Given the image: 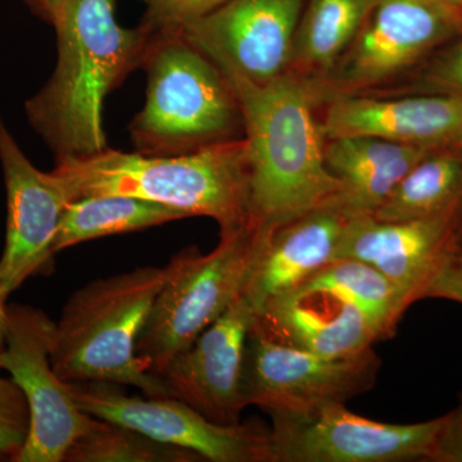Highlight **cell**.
<instances>
[{
  "instance_id": "17",
  "label": "cell",
  "mask_w": 462,
  "mask_h": 462,
  "mask_svg": "<svg viewBox=\"0 0 462 462\" xmlns=\"http://www.w3.org/2000/svg\"><path fill=\"white\" fill-rule=\"evenodd\" d=\"M352 215L343 203H333L263 231L260 254L245 291L254 311L338 260Z\"/></svg>"
},
{
  "instance_id": "23",
  "label": "cell",
  "mask_w": 462,
  "mask_h": 462,
  "mask_svg": "<svg viewBox=\"0 0 462 462\" xmlns=\"http://www.w3.org/2000/svg\"><path fill=\"white\" fill-rule=\"evenodd\" d=\"M327 289L357 306L383 339L393 336L403 312L411 306L401 289L370 264L352 258L334 261L303 282Z\"/></svg>"
},
{
  "instance_id": "24",
  "label": "cell",
  "mask_w": 462,
  "mask_h": 462,
  "mask_svg": "<svg viewBox=\"0 0 462 462\" xmlns=\"http://www.w3.org/2000/svg\"><path fill=\"white\" fill-rule=\"evenodd\" d=\"M199 456L105 420L69 447L66 462H193Z\"/></svg>"
},
{
  "instance_id": "34",
  "label": "cell",
  "mask_w": 462,
  "mask_h": 462,
  "mask_svg": "<svg viewBox=\"0 0 462 462\" xmlns=\"http://www.w3.org/2000/svg\"><path fill=\"white\" fill-rule=\"evenodd\" d=\"M458 148V151H457V153L460 154V156L462 157V143H460V144L457 145Z\"/></svg>"
},
{
  "instance_id": "11",
  "label": "cell",
  "mask_w": 462,
  "mask_h": 462,
  "mask_svg": "<svg viewBox=\"0 0 462 462\" xmlns=\"http://www.w3.org/2000/svg\"><path fill=\"white\" fill-rule=\"evenodd\" d=\"M305 0H226L172 27L220 69L263 84L287 72Z\"/></svg>"
},
{
  "instance_id": "21",
  "label": "cell",
  "mask_w": 462,
  "mask_h": 462,
  "mask_svg": "<svg viewBox=\"0 0 462 462\" xmlns=\"http://www.w3.org/2000/svg\"><path fill=\"white\" fill-rule=\"evenodd\" d=\"M461 208L462 157L437 149L406 173L372 216L380 221H409Z\"/></svg>"
},
{
  "instance_id": "30",
  "label": "cell",
  "mask_w": 462,
  "mask_h": 462,
  "mask_svg": "<svg viewBox=\"0 0 462 462\" xmlns=\"http://www.w3.org/2000/svg\"><path fill=\"white\" fill-rule=\"evenodd\" d=\"M11 294L7 285L0 278V360L5 348V330H7V298ZM2 370V369H0Z\"/></svg>"
},
{
  "instance_id": "6",
  "label": "cell",
  "mask_w": 462,
  "mask_h": 462,
  "mask_svg": "<svg viewBox=\"0 0 462 462\" xmlns=\"http://www.w3.org/2000/svg\"><path fill=\"white\" fill-rule=\"evenodd\" d=\"M263 238V230L247 225L221 234L209 254L182 249L167 263L165 281L136 345V354L154 375L245 293Z\"/></svg>"
},
{
  "instance_id": "35",
  "label": "cell",
  "mask_w": 462,
  "mask_h": 462,
  "mask_svg": "<svg viewBox=\"0 0 462 462\" xmlns=\"http://www.w3.org/2000/svg\"><path fill=\"white\" fill-rule=\"evenodd\" d=\"M458 2H460V7L462 9V0H458Z\"/></svg>"
},
{
  "instance_id": "20",
  "label": "cell",
  "mask_w": 462,
  "mask_h": 462,
  "mask_svg": "<svg viewBox=\"0 0 462 462\" xmlns=\"http://www.w3.org/2000/svg\"><path fill=\"white\" fill-rule=\"evenodd\" d=\"M188 218L171 207L129 196H94L67 206L54 240V254L80 243L132 233Z\"/></svg>"
},
{
  "instance_id": "8",
  "label": "cell",
  "mask_w": 462,
  "mask_h": 462,
  "mask_svg": "<svg viewBox=\"0 0 462 462\" xmlns=\"http://www.w3.org/2000/svg\"><path fill=\"white\" fill-rule=\"evenodd\" d=\"M272 462L431 461L445 416L416 424H388L327 403L270 415Z\"/></svg>"
},
{
  "instance_id": "22",
  "label": "cell",
  "mask_w": 462,
  "mask_h": 462,
  "mask_svg": "<svg viewBox=\"0 0 462 462\" xmlns=\"http://www.w3.org/2000/svg\"><path fill=\"white\" fill-rule=\"evenodd\" d=\"M376 2L309 0L298 25L291 63L302 69H333Z\"/></svg>"
},
{
  "instance_id": "9",
  "label": "cell",
  "mask_w": 462,
  "mask_h": 462,
  "mask_svg": "<svg viewBox=\"0 0 462 462\" xmlns=\"http://www.w3.org/2000/svg\"><path fill=\"white\" fill-rule=\"evenodd\" d=\"M382 360L373 348L330 358L281 345L249 330L243 364V400L270 415L346 403L375 385Z\"/></svg>"
},
{
  "instance_id": "29",
  "label": "cell",
  "mask_w": 462,
  "mask_h": 462,
  "mask_svg": "<svg viewBox=\"0 0 462 462\" xmlns=\"http://www.w3.org/2000/svg\"><path fill=\"white\" fill-rule=\"evenodd\" d=\"M433 78L443 89L462 96V42L440 62Z\"/></svg>"
},
{
  "instance_id": "33",
  "label": "cell",
  "mask_w": 462,
  "mask_h": 462,
  "mask_svg": "<svg viewBox=\"0 0 462 462\" xmlns=\"http://www.w3.org/2000/svg\"><path fill=\"white\" fill-rule=\"evenodd\" d=\"M430 2L437 3V5H443V7L451 9V11L457 12L462 14L460 2L458 0H430Z\"/></svg>"
},
{
  "instance_id": "14",
  "label": "cell",
  "mask_w": 462,
  "mask_h": 462,
  "mask_svg": "<svg viewBox=\"0 0 462 462\" xmlns=\"http://www.w3.org/2000/svg\"><path fill=\"white\" fill-rule=\"evenodd\" d=\"M462 26V14L430 0H378L336 69L340 89L379 83Z\"/></svg>"
},
{
  "instance_id": "5",
  "label": "cell",
  "mask_w": 462,
  "mask_h": 462,
  "mask_svg": "<svg viewBox=\"0 0 462 462\" xmlns=\"http://www.w3.org/2000/svg\"><path fill=\"white\" fill-rule=\"evenodd\" d=\"M149 42L147 100L132 125L147 154H180L224 141L240 116L226 78L178 30ZM242 117V116H240Z\"/></svg>"
},
{
  "instance_id": "25",
  "label": "cell",
  "mask_w": 462,
  "mask_h": 462,
  "mask_svg": "<svg viewBox=\"0 0 462 462\" xmlns=\"http://www.w3.org/2000/svg\"><path fill=\"white\" fill-rule=\"evenodd\" d=\"M30 430L29 406L11 378L0 376V457L16 460Z\"/></svg>"
},
{
  "instance_id": "32",
  "label": "cell",
  "mask_w": 462,
  "mask_h": 462,
  "mask_svg": "<svg viewBox=\"0 0 462 462\" xmlns=\"http://www.w3.org/2000/svg\"><path fill=\"white\" fill-rule=\"evenodd\" d=\"M144 2L149 5L148 23H152L166 14L167 12L171 11L182 0H144Z\"/></svg>"
},
{
  "instance_id": "7",
  "label": "cell",
  "mask_w": 462,
  "mask_h": 462,
  "mask_svg": "<svg viewBox=\"0 0 462 462\" xmlns=\"http://www.w3.org/2000/svg\"><path fill=\"white\" fill-rule=\"evenodd\" d=\"M54 324L35 307L7 305L0 369L21 389L30 412L29 436L14 462H65L69 447L98 421L79 407L69 383L54 372Z\"/></svg>"
},
{
  "instance_id": "16",
  "label": "cell",
  "mask_w": 462,
  "mask_h": 462,
  "mask_svg": "<svg viewBox=\"0 0 462 462\" xmlns=\"http://www.w3.org/2000/svg\"><path fill=\"white\" fill-rule=\"evenodd\" d=\"M252 330L281 345L324 357H349L383 340L354 303L327 289L300 284L256 312Z\"/></svg>"
},
{
  "instance_id": "28",
  "label": "cell",
  "mask_w": 462,
  "mask_h": 462,
  "mask_svg": "<svg viewBox=\"0 0 462 462\" xmlns=\"http://www.w3.org/2000/svg\"><path fill=\"white\" fill-rule=\"evenodd\" d=\"M226 0H182L171 11L167 12L162 17L158 18L154 23H147L148 26H158L160 29H172L194 20V18L203 16L207 12L223 5Z\"/></svg>"
},
{
  "instance_id": "3",
  "label": "cell",
  "mask_w": 462,
  "mask_h": 462,
  "mask_svg": "<svg viewBox=\"0 0 462 462\" xmlns=\"http://www.w3.org/2000/svg\"><path fill=\"white\" fill-rule=\"evenodd\" d=\"M74 199L129 196L171 207L187 217L206 216L221 234L251 224L247 142L220 141L180 154L125 153L105 149L58 158Z\"/></svg>"
},
{
  "instance_id": "4",
  "label": "cell",
  "mask_w": 462,
  "mask_h": 462,
  "mask_svg": "<svg viewBox=\"0 0 462 462\" xmlns=\"http://www.w3.org/2000/svg\"><path fill=\"white\" fill-rule=\"evenodd\" d=\"M165 281V267H139L76 291L54 324L51 361L66 383L132 385L167 397L136 345Z\"/></svg>"
},
{
  "instance_id": "2",
  "label": "cell",
  "mask_w": 462,
  "mask_h": 462,
  "mask_svg": "<svg viewBox=\"0 0 462 462\" xmlns=\"http://www.w3.org/2000/svg\"><path fill=\"white\" fill-rule=\"evenodd\" d=\"M53 26L56 69L26 103L27 116L57 160L90 156L107 149L106 97L144 60L151 26L118 25L112 0H65Z\"/></svg>"
},
{
  "instance_id": "19",
  "label": "cell",
  "mask_w": 462,
  "mask_h": 462,
  "mask_svg": "<svg viewBox=\"0 0 462 462\" xmlns=\"http://www.w3.org/2000/svg\"><path fill=\"white\" fill-rule=\"evenodd\" d=\"M328 141L325 162L342 182L343 206L354 214L372 215L413 166L437 151L370 136Z\"/></svg>"
},
{
  "instance_id": "15",
  "label": "cell",
  "mask_w": 462,
  "mask_h": 462,
  "mask_svg": "<svg viewBox=\"0 0 462 462\" xmlns=\"http://www.w3.org/2000/svg\"><path fill=\"white\" fill-rule=\"evenodd\" d=\"M460 211L409 221H380L372 215L354 214L338 260L352 258L370 264L401 289L412 305L421 300L447 254L460 245Z\"/></svg>"
},
{
  "instance_id": "13",
  "label": "cell",
  "mask_w": 462,
  "mask_h": 462,
  "mask_svg": "<svg viewBox=\"0 0 462 462\" xmlns=\"http://www.w3.org/2000/svg\"><path fill=\"white\" fill-rule=\"evenodd\" d=\"M254 316V306L243 293L157 374L167 397L187 403L217 424H238L245 409L243 364Z\"/></svg>"
},
{
  "instance_id": "12",
  "label": "cell",
  "mask_w": 462,
  "mask_h": 462,
  "mask_svg": "<svg viewBox=\"0 0 462 462\" xmlns=\"http://www.w3.org/2000/svg\"><path fill=\"white\" fill-rule=\"evenodd\" d=\"M0 163L7 191V229L0 278L16 291L30 276L50 270L53 245L67 206L74 202L62 175L36 169L0 118Z\"/></svg>"
},
{
  "instance_id": "26",
  "label": "cell",
  "mask_w": 462,
  "mask_h": 462,
  "mask_svg": "<svg viewBox=\"0 0 462 462\" xmlns=\"http://www.w3.org/2000/svg\"><path fill=\"white\" fill-rule=\"evenodd\" d=\"M424 298H442L462 303V247L452 249L438 266L422 291Z\"/></svg>"
},
{
  "instance_id": "31",
  "label": "cell",
  "mask_w": 462,
  "mask_h": 462,
  "mask_svg": "<svg viewBox=\"0 0 462 462\" xmlns=\"http://www.w3.org/2000/svg\"><path fill=\"white\" fill-rule=\"evenodd\" d=\"M33 8L53 25L65 0H29Z\"/></svg>"
},
{
  "instance_id": "10",
  "label": "cell",
  "mask_w": 462,
  "mask_h": 462,
  "mask_svg": "<svg viewBox=\"0 0 462 462\" xmlns=\"http://www.w3.org/2000/svg\"><path fill=\"white\" fill-rule=\"evenodd\" d=\"M83 411L125 425L166 445L212 462H272L269 430L257 425H221L171 397H135L109 383H69Z\"/></svg>"
},
{
  "instance_id": "1",
  "label": "cell",
  "mask_w": 462,
  "mask_h": 462,
  "mask_svg": "<svg viewBox=\"0 0 462 462\" xmlns=\"http://www.w3.org/2000/svg\"><path fill=\"white\" fill-rule=\"evenodd\" d=\"M220 71L245 126L251 224L272 230L312 209L342 203L343 185L325 162V136L309 85L288 72L258 84Z\"/></svg>"
},
{
  "instance_id": "18",
  "label": "cell",
  "mask_w": 462,
  "mask_h": 462,
  "mask_svg": "<svg viewBox=\"0 0 462 462\" xmlns=\"http://www.w3.org/2000/svg\"><path fill=\"white\" fill-rule=\"evenodd\" d=\"M325 139L370 136L437 149L462 143V96L376 99L343 96L321 124Z\"/></svg>"
},
{
  "instance_id": "27",
  "label": "cell",
  "mask_w": 462,
  "mask_h": 462,
  "mask_svg": "<svg viewBox=\"0 0 462 462\" xmlns=\"http://www.w3.org/2000/svg\"><path fill=\"white\" fill-rule=\"evenodd\" d=\"M434 462H462V400L457 409L445 415Z\"/></svg>"
}]
</instances>
